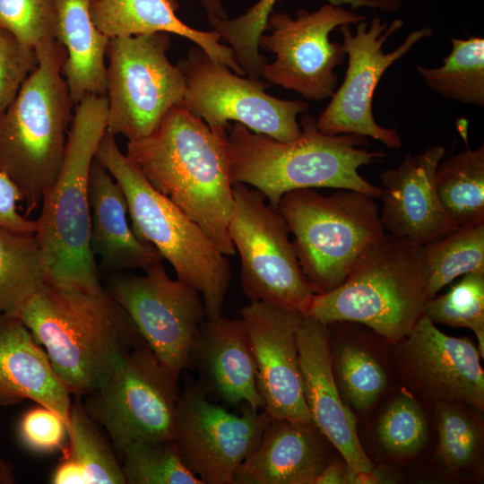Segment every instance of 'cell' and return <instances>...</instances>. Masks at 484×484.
Wrapping results in <instances>:
<instances>
[{
    "instance_id": "1",
    "label": "cell",
    "mask_w": 484,
    "mask_h": 484,
    "mask_svg": "<svg viewBox=\"0 0 484 484\" xmlns=\"http://www.w3.org/2000/svg\"><path fill=\"white\" fill-rule=\"evenodd\" d=\"M227 129L210 128L183 104L171 108L150 135L128 141L126 156L149 183L196 222L226 255L233 185Z\"/></svg>"
},
{
    "instance_id": "2",
    "label": "cell",
    "mask_w": 484,
    "mask_h": 484,
    "mask_svg": "<svg viewBox=\"0 0 484 484\" xmlns=\"http://www.w3.org/2000/svg\"><path fill=\"white\" fill-rule=\"evenodd\" d=\"M19 316L70 393L82 398L94 392L131 350L146 343L106 288L84 292L47 283Z\"/></svg>"
},
{
    "instance_id": "3",
    "label": "cell",
    "mask_w": 484,
    "mask_h": 484,
    "mask_svg": "<svg viewBox=\"0 0 484 484\" xmlns=\"http://www.w3.org/2000/svg\"><path fill=\"white\" fill-rule=\"evenodd\" d=\"M300 127L297 139L281 142L240 123L229 125L226 151L232 185L255 187L276 209L286 193L298 189H350L379 198L381 186L359 173L360 167L385 156L365 149L367 137L324 134L308 114L302 117Z\"/></svg>"
},
{
    "instance_id": "4",
    "label": "cell",
    "mask_w": 484,
    "mask_h": 484,
    "mask_svg": "<svg viewBox=\"0 0 484 484\" xmlns=\"http://www.w3.org/2000/svg\"><path fill=\"white\" fill-rule=\"evenodd\" d=\"M107 123L106 95H87L75 105L61 169L44 193L35 220L47 281L56 288L84 292L103 288L91 245L89 177Z\"/></svg>"
},
{
    "instance_id": "5",
    "label": "cell",
    "mask_w": 484,
    "mask_h": 484,
    "mask_svg": "<svg viewBox=\"0 0 484 484\" xmlns=\"http://www.w3.org/2000/svg\"><path fill=\"white\" fill-rule=\"evenodd\" d=\"M38 65L0 117V173L16 187L26 217L61 169L74 104L65 77V47L55 38L36 47Z\"/></svg>"
},
{
    "instance_id": "6",
    "label": "cell",
    "mask_w": 484,
    "mask_h": 484,
    "mask_svg": "<svg viewBox=\"0 0 484 484\" xmlns=\"http://www.w3.org/2000/svg\"><path fill=\"white\" fill-rule=\"evenodd\" d=\"M427 286L421 246L385 232L341 285L313 295L303 315L325 324H360L396 343L423 314Z\"/></svg>"
},
{
    "instance_id": "7",
    "label": "cell",
    "mask_w": 484,
    "mask_h": 484,
    "mask_svg": "<svg viewBox=\"0 0 484 484\" xmlns=\"http://www.w3.org/2000/svg\"><path fill=\"white\" fill-rule=\"evenodd\" d=\"M94 159L122 188L137 238L152 245L172 265L177 278L201 294L207 319L221 315L231 279L227 255L196 222L149 183L108 130Z\"/></svg>"
},
{
    "instance_id": "8",
    "label": "cell",
    "mask_w": 484,
    "mask_h": 484,
    "mask_svg": "<svg viewBox=\"0 0 484 484\" xmlns=\"http://www.w3.org/2000/svg\"><path fill=\"white\" fill-rule=\"evenodd\" d=\"M376 198L336 189L286 193L277 207L287 222L301 270L315 294L346 280L363 253L385 231Z\"/></svg>"
},
{
    "instance_id": "9",
    "label": "cell",
    "mask_w": 484,
    "mask_h": 484,
    "mask_svg": "<svg viewBox=\"0 0 484 484\" xmlns=\"http://www.w3.org/2000/svg\"><path fill=\"white\" fill-rule=\"evenodd\" d=\"M169 47L165 32L109 39L107 130L112 134L128 141L146 137L183 103L186 80L167 56Z\"/></svg>"
},
{
    "instance_id": "10",
    "label": "cell",
    "mask_w": 484,
    "mask_h": 484,
    "mask_svg": "<svg viewBox=\"0 0 484 484\" xmlns=\"http://www.w3.org/2000/svg\"><path fill=\"white\" fill-rule=\"evenodd\" d=\"M229 235L240 260L241 288L250 302L305 313L315 294L299 265L290 229L256 189L233 184Z\"/></svg>"
},
{
    "instance_id": "11",
    "label": "cell",
    "mask_w": 484,
    "mask_h": 484,
    "mask_svg": "<svg viewBox=\"0 0 484 484\" xmlns=\"http://www.w3.org/2000/svg\"><path fill=\"white\" fill-rule=\"evenodd\" d=\"M179 393L178 379L144 343L82 403L117 453L137 439L174 440Z\"/></svg>"
},
{
    "instance_id": "12",
    "label": "cell",
    "mask_w": 484,
    "mask_h": 484,
    "mask_svg": "<svg viewBox=\"0 0 484 484\" xmlns=\"http://www.w3.org/2000/svg\"><path fill=\"white\" fill-rule=\"evenodd\" d=\"M177 65L186 84L182 104L210 128L227 129L235 121L281 142L301 134L297 117L308 110L306 101L269 95V83L232 73L197 46Z\"/></svg>"
},
{
    "instance_id": "13",
    "label": "cell",
    "mask_w": 484,
    "mask_h": 484,
    "mask_svg": "<svg viewBox=\"0 0 484 484\" xmlns=\"http://www.w3.org/2000/svg\"><path fill=\"white\" fill-rule=\"evenodd\" d=\"M350 24L340 27L348 67L341 86L316 119L318 129L326 134H357L371 137L390 149L399 150L402 138L396 128L379 125L373 116V97L385 72L420 40L432 36L429 26L411 32L393 51L385 53V41L402 26V19L390 24L374 16L370 23L362 20L353 33Z\"/></svg>"
},
{
    "instance_id": "14",
    "label": "cell",
    "mask_w": 484,
    "mask_h": 484,
    "mask_svg": "<svg viewBox=\"0 0 484 484\" xmlns=\"http://www.w3.org/2000/svg\"><path fill=\"white\" fill-rule=\"evenodd\" d=\"M144 274L116 272L106 290L126 311L146 344L179 380L193 368L191 353L206 318L201 294L179 279H171L162 264Z\"/></svg>"
},
{
    "instance_id": "15",
    "label": "cell",
    "mask_w": 484,
    "mask_h": 484,
    "mask_svg": "<svg viewBox=\"0 0 484 484\" xmlns=\"http://www.w3.org/2000/svg\"><path fill=\"white\" fill-rule=\"evenodd\" d=\"M365 16L353 9L328 3L315 11L299 9L295 18L285 13H272L267 20L271 34H262L259 48L275 55L261 71L267 82L292 90L310 100L332 97L338 84L334 68L346 53L342 44L331 41L338 27L355 24Z\"/></svg>"
},
{
    "instance_id": "16",
    "label": "cell",
    "mask_w": 484,
    "mask_h": 484,
    "mask_svg": "<svg viewBox=\"0 0 484 484\" xmlns=\"http://www.w3.org/2000/svg\"><path fill=\"white\" fill-rule=\"evenodd\" d=\"M202 384L189 383L176 406L174 442L187 468L203 484H233L271 418L244 403L234 414L212 402Z\"/></svg>"
},
{
    "instance_id": "17",
    "label": "cell",
    "mask_w": 484,
    "mask_h": 484,
    "mask_svg": "<svg viewBox=\"0 0 484 484\" xmlns=\"http://www.w3.org/2000/svg\"><path fill=\"white\" fill-rule=\"evenodd\" d=\"M397 344L395 359L403 379L432 402L484 409V371L478 347L469 338L442 333L424 314Z\"/></svg>"
},
{
    "instance_id": "18",
    "label": "cell",
    "mask_w": 484,
    "mask_h": 484,
    "mask_svg": "<svg viewBox=\"0 0 484 484\" xmlns=\"http://www.w3.org/2000/svg\"><path fill=\"white\" fill-rule=\"evenodd\" d=\"M239 313L250 338L264 410L272 419L312 422L297 343L303 314L264 302H250Z\"/></svg>"
},
{
    "instance_id": "19",
    "label": "cell",
    "mask_w": 484,
    "mask_h": 484,
    "mask_svg": "<svg viewBox=\"0 0 484 484\" xmlns=\"http://www.w3.org/2000/svg\"><path fill=\"white\" fill-rule=\"evenodd\" d=\"M297 343L303 391L312 423L337 449L350 470H372L374 465L359 439L355 417L338 391L329 325L303 315L297 329Z\"/></svg>"
},
{
    "instance_id": "20",
    "label": "cell",
    "mask_w": 484,
    "mask_h": 484,
    "mask_svg": "<svg viewBox=\"0 0 484 484\" xmlns=\"http://www.w3.org/2000/svg\"><path fill=\"white\" fill-rule=\"evenodd\" d=\"M445 155V147L432 145L381 172L380 218L385 232L421 246L458 228L436 189V170Z\"/></svg>"
},
{
    "instance_id": "21",
    "label": "cell",
    "mask_w": 484,
    "mask_h": 484,
    "mask_svg": "<svg viewBox=\"0 0 484 484\" xmlns=\"http://www.w3.org/2000/svg\"><path fill=\"white\" fill-rule=\"evenodd\" d=\"M191 360L208 392L229 404L243 402L264 410L250 338L241 317L206 318L194 342Z\"/></svg>"
},
{
    "instance_id": "22",
    "label": "cell",
    "mask_w": 484,
    "mask_h": 484,
    "mask_svg": "<svg viewBox=\"0 0 484 484\" xmlns=\"http://www.w3.org/2000/svg\"><path fill=\"white\" fill-rule=\"evenodd\" d=\"M326 441L312 422L271 418L233 484H314L328 461Z\"/></svg>"
},
{
    "instance_id": "23",
    "label": "cell",
    "mask_w": 484,
    "mask_h": 484,
    "mask_svg": "<svg viewBox=\"0 0 484 484\" xmlns=\"http://www.w3.org/2000/svg\"><path fill=\"white\" fill-rule=\"evenodd\" d=\"M70 395L21 317L0 314V407L31 400L55 411L66 426Z\"/></svg>"
},
{
    "instance_id": "24",
    "label": "cell",
    "mask_w": 484,
    "mask_h": 484,
    "mask_svg": "<svg viewBox=\"0 0 484 484\" xmlns=\"http://www.w3.org/2000/svg\"><path fill=\"white\" fill-rule=\"evenodd\" d=\"M89 203L91 245L94 255L99 259V272L145 270L163 260L152 245L134 234L122 188L95 159L89 177Z\"/></svg>"
},
{
    "instance_id": "25",
    "label": "cell",
    "mask_w": 484,
    "mask_h": 484,
    "mask_svg": "<svg viewBox=\"0 0 484 484\" xmlns=\"http://www.w3.org/2000/svg\"><path fill=\"white\" fill-rule=\"evenodd\" d=\"M177 0H91V14L95 26L109 39L156 32L186 38L211 58L244 75L233 50L220 42L215 31H203L183 22L176 14Z\"/></svg>"
},
{
    "instance_id": "26",
    "label": "cell",
    "mask_w": 484,
    "mask_h": 484,
    "mask_svg": "<svg viewBox=\"0 0 484 484\" xmlns=\"http://www.w3.org/2000/svg\"><path fill=\"white\" fill-rule=\"evenodd\" d=\"M91 0H56V37L65 48L63 75L76 105L87 95H106L105 56L109 39L91 14Z\"/></svg>"
},
{
    "instance_id": "27",
    "label": "cell",
    "mask_w": 484,
    "mask_h": 484,
    "mask_svg": "<svg viewBox=\"0 0 484 484\" xmlns=\"http://www.w3.org/2000/svg\"><path fill=\"white\" fill-rule=\"evenodd\" d=\"M68 443L50 482L54 484H126L118 455L100 426L84 409L82 397L71 404Z\"/></svg>"
},
{
    "instance_id": "28",
    "label": "cell",
    "mask_w": 484,
    "mask_h": 484,
    "mask_svg": "<svg viewBox=\"0 0 484 484\" xmlns=\"http://www.w3.org/2000/svg\"><path fill=\"white\" fill-rule=\"evenodd\" d=\"M435 184L448 217L458 227L484 223V145L444 158Z\"/></svg>"
},
{
    "instance_id": "29",
    "label": "cell",
    "mask_w": 484,
    "mask_h": 484,
    "mask_svg": "<svg viewBox=\"0 0 484 484\" xmlns=\"http://www.w3.org/2000/svg\"><path fill=\"white\" fill-rule=\"evenodd\" d=\"M47 283L34 234L0 226V314L19 316Z\"/></svg>"
},
{
    "instance_id": "30",
    "label": "cell",
    "mask_w": 484,
    "mask_h": 484,
    "mask_svg": "<svg viewBox=\"0 0 484 484\" xmlns=\"http://www.w3.org/2000/svg\"><path fill=\"white\" fill-rule=\"evenodd\" d=\"M279 0H259L242 15L234 19L208 21L220 39L229 43L236 60L251 79H259L268 58L259 52V39L267 30V20ZM326 3L351 9L371 8L392 13L399 9L402 0H325Z\"/></svg>"
},
{
    "instance_id": "31",
    "label": "cell",
    "mask_w": 484,
    "mask_h": 484,
    "mask_svg": "<svg viewBox=\"0 0 484 484\" xmlns=\"http://www.w3.org/2000/svg\"><path fill=\"white\" fill-rule=\"evenodd\" d=\"M452 48L438 67L417 66L425 83L442 97L484 106V39H451Z\"/></svg>"
},
{
    "instance_id": "32",
    "label": "cell",
    "mask_w": 484,
    "mask_h": 484,
    "mask_svg": "<svg viewBox=\"0 0 484 484\" xmlns=\"http://www.w3.org/2000/svg\"><path fill=\"white\" fill-rule=\"evenodd\" d=\"M428 271L427 300L455 278L484 270V223L458 227L421 246Z\"/></svg>"
},
{
    "instance_id": "33",
    "label": "cell",
    "mask_w": 484,
    "mask_h": 484,
    "mask_svg": "<svg viewBox=\"0 0 484 484\" xmlns=\"http://www.w3.org/2000/svg\"><path fill=\"white\" fill-rule=\"evenodd\" d=\"M126 484H203L174 440L137 439L117 453Z\"/></svg>"
},
{
    "instance_id": "34",
    "label": "cell",
    "mask_w": 484,
    "mask_h": 484,
    "mask_svg": "<svg viewBox=\"0 0 484 484\" xmlns=\"http://www.w3.org/2000/svg\"><path fill=\"white\" fill-rule=\"evenodd\" d=\"M423 314L435 324L471 330L484 357V270L471 272L448 292L426 300Z\"/></svg>"
},
{
    "instance_id": "35",
    "label": "cell",
    "mask_w": 484,
    "mask_h": 484,
    "mask_svg": "<svg viewBox=\"0 0 484 484\" xmlns=\"http://www.w3.org/2000/svg\"><path fill=\"white\" fill-rule=\"evenodd\" d=\"M435 404L439 455L449 469H464L480 452V426L463 404L448 402Z\"/></svg>"
},
{
    "instance_id": "36",
    "label": "cell",
    "mask_w": 484,
    "mask_h": 484,
    "mask_svg": "<svg viewBox=\"0 0 484 484\" xmlns=\"http://www.w3.org/2000/svg\"><path fill=\"white\" fill-rule=\"evenodd\" d=\"M333 367L341 390L357 410L365 411L371 407L387 382L385 372L377 360L356 346H341L333 355Z\"/></svg>"
},
{
    "instance_id": "37",
    "label": "cell",
    "mask_w": 484,
    "mask_h": 484,
    "mask_svg": "<svg viewBox=\"0 0 484 484\" xmlns=\"http://www.w3.org/2000/svg\"><path fill=\"white\" fill-rule=\"evenodd\" d=\"M377 432L383 447L391 455L408 457L418 454L428 436L421 407L412 396L399 395L383 413Z\"/></svg>"
},
{
    "instance_id": "38",
    "label": "cell",
    "mask_w": 484,
    "mask_h": 484,
    "mask_svg": "<svg viewBox=\"0 0 484 484\" xmlns=\"http://www.w3.org/2000/svg\"><path fill=\"white\" fill-rule=\"evenodd\" d=\"M56 0H0V28L34 48L56 37Z\"/></svg>"
},
{
    "instance_id": "39",
    "label": "cell",
    "mask_w": 484,
    "mask_h": 484,
    "mask_svg": "<svg viewBox=\"0 0 484 484\" xmlns=\"http://www.w3.org/2000/svg\"><path fill=\"white\" fill-rule=\"evenodd\" d=\"M39 60L34 48L0 28V117L18 94Z\"/></svg>"
},
{
    "instance_id": "40",
    "label": "cell",
    "mask_w": 484,
    "mask_h": 484,
    "mask_svg": "<svg viewBox=\"0 0 484 484\" xmlns=\"http://www.w3.org/2000/svg\"><path fill=\"white\" fill-rule=\"evenodd\" d=\"M18 430L22 444L37 453L61 450L67 433L63 419L55 411L42 405L23 414Z\"/></svg>"
},
{
    "instance_id": "41",
    "label": "cell",
    "mask_w": 484,
    "mask_h": 484,
    "mask_svg": "<svg viewBox=\"0 0 484 484\" xmlns=\"http://www.w3.org/2000/svg\"><path fill=\"white\" fill-rule=\"evenodd\" d=\"M21 197L14 185L0 173V226L24 233L34 234L36 221L28 220L17 211Z\"/></svg>"
},
{
    "instance_id": "42",
    "label": "cell",
    "mask_w": 484,
    "mask_h": 484,
    "mask_svg": "<svg viewBox=\"0 0 484 484\" xmlns=\"http://www.w3.org/2000/svg\"><path fill=\"white\" fill-rule=\"evenodd\" d=\"M394 478L381 470L373 468L368 471H354L348 468L347 484L393 483Z\"/></svg>"
},
{
    "instance_id": "43",
    "label": "cell",
    "mask_w": 484,
    "mask_h": 484,
    "mask_svg": "<svg viewBox=\"0 0 484 484\" xmlns=\"http://www.w3.org/2000/svg\"><path fill=\"white\" fill-rule=\"evenodd\" d=\"M348 467L336 462H328L314 480V484H347Z\"/></svg>"
},
{
    "instance_id": "44",
    "label": "cell",
    "mask_w": 484,
    "mask_h": 484,
    "mask_svg": "<svg viewBox=\"0 0 484 484\" xmlns=\"http://www.w3.org/2000/svg\"><path fill=\"white\" fill-rule=\"evenodd\" d=\"M200 2L205 10L207 21L227 19V13L223 8L221 0H200Z\"/></svg>"
}]
</instances>
